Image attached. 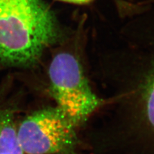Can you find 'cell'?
Wrapping results in <instances>:
<instances>
[{
    "label": "cell",
    "instance_id": "obj_5",
    "mask_svg": "<svg viewBox=\"0 0 154 154\" xmlns=\"http://www.w3.org/2000/svg\"><path fill=\"white\" fill-rule=\"evenodd\" d=\"M16 112L0 106V154H25L19 142Z\"/></svg>",
    "mask_w": 154,
    "mask_h": 154
},
{
    "label": "cell",
    "instance_id": "obj_2",
    "mask_svg": "<svg viewBox=\"0 0 154 154\" xmlns=\"http://www.w3.org/2000/svg\"><path fill=\"white\" fill-rule=\"evenodd\" d=\"M50 89L57 107L76 127L84 123L102 103L91 90L79 60L60 53L49 67Z\"/></svg>",
    "mask_w": 154,
    "mask_h": 154
},
{
    "label": "cell",
    "instance_id": "obj_4",
    "mask_svg": "<svg viewBox=\"0 0 154 154\" xmlns=\"http://www.w3.org/2000/svg\"><path fill=\"white\" fill-rule=\"evenodd\" d=\"M134 130L144 139H154V69L141 97Z\"/></svg>",
    "mask_w": 154,
    "mask_h": 154
},
{
    "label": "cell",
    "instance_id": "obj_6",
    "mask_svg": "<svg viewBox=\"0 0 154 154\" xmlns=\"http://www.w3.org/2000/svg\"><path fill=\"white\" fill-rule=\"evenodd\" d=\"M59 1L76 5H84L92 2L94 0H59Z\"/></svg>",
    "mask_w": 154,
    "mask_h": 154
},
{
    "label": "cell",
    "instance_id": "obj_3",
    "mask_svg": "<svg viewBox=\"0 0 154 154\" xmlns=\"http://www.w3.org/2000/svg\"><path fill=\"white\" fill-rule=\"evenodd\" d=\"M76 128L56 106L27 116L17 133L25 154H77Z\"/></svg>",
    "mask_w": 154,
    "mask_h": 154
},
{
    "label": "cell",
    "instance_id": "obj_1",
    "mask_svg": "<svg viewBox=\"0 0 154 154\" xmlns=\"http://www.w3.org/2000/svg\"><path fill=\"white\" fill-rule=\"evenodd\" d=\"M55 16L43 0H0V62L28 66L57 41Z\"/></svg>",
    "mask_w": 154,
    "mask_h": 154
}]
</instances>
